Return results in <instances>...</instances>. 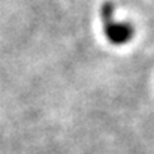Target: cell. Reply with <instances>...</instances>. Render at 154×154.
Listing matches in <instances>:
<instances>
[{
	"instance_id": "6da1fadb",
	"label": "cell",
	"mask_w": 154,
	"mask_h": 154,
	"mask_svg": "<svg viewBox=\"0 0 154 154\" xmlns=\"http://www.w3.org/2000/svg\"><path fill=\"white\" fill-rule=\"evenodd\" d=\"M100 20L105 39L114 47H124L136 36V29L130 21L115 20V6L112 2H105L100 6Z\"/></svg>"
}]
</instances>
